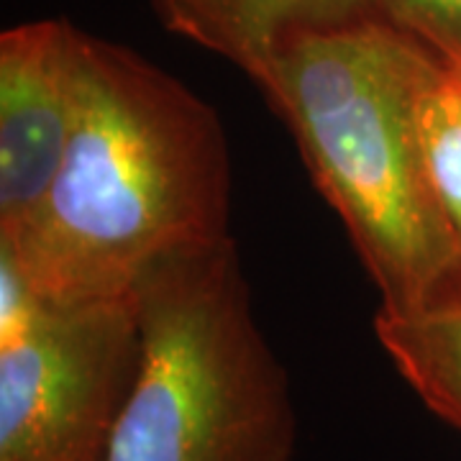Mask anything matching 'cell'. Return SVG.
Segmentation results:
<instances>
[{
    "label": "cell",
    "instance_id": "ba28073f",
    "mask_svg": "<svg viewBox=\"0 0 461 461\" xmlns=\"http://www.w3.org/2000/svg\"><path fill=\"white\" fill-rule=\"evenodd\" d=\"M418 131L433 195L461 249V72L444 62L420 87Z\"/></svg>",
    "mask_w": 461,
    "mask_h": 461
},
{
    "label": "cell",
    "instance_id": "7a4b0ae2",
    "mask_svg": "<svg viewBox=\"0 0 461 461\" xmlns=\"http://www.w3.org/2000/svg\"><path fill=\"white\" fill-rule=\"evenodd\" d=\"M436 62L408 33L369 18L290 39L257 83L346 226L379 313L461 303V249L418 131V95Z\"/></svg>",
    "mask_w": 461,
    "mask_h": 461
},
{
    "label": "cell",
    "instance_id": "6da1fadb",
    "mask_svg": "<svg viewBox=\"0 0 461 461\" xmlns=\"http://www.w3.org/2000/svg\"><path fill=\"white\" fill-rule=\"evenodd\" d=\"M221 115L136 51L80 32L77 123L47 198L0 241L47 303L129 295L154 262L230 236Z\"/></svg>",
    "mask_w": 461,
    "mask_h": 461
},
{
    "label": "cell",
    "instance_id": "3957f363",
    "mask_svg": "<svg viewBox=\"0 0 461 461\" xmlns=\"http://www.w3.org/2000/svg\"><path fill=\"white\" fill-rule=\"evenodd\" d=\"M131 295L141 362L105 461H293L295 402L236 239L167 254Z\"/></svg>",
    "mask_w": 461,
    "mask_h": 461
},
{
    "label": "cell",
    "instance_id": "52a82bcc",
    "mask_svg": "<svg viewBox=\"0 0 461 461\" xmlns=\"http://www.w3.org/2000/svg\"><path fill=\"white\" fill-rule=\"evenodd\" d=\"M379 346L426 408L461 430V303L375 318Z\"/></svg>",
    "mask_w": 461,
    "mask_h": 461
},
{
    "label": "cell",
    "instance_id": "8992f818",
    "mask_svg": "<svg viewBox=\"0 0 461 461\" xmlns=\"http://www.w3.org/2000/svg\"><path fill=\"white\" fill-rule=\"evenodd\" d=\"M154 5L172 32L226 57L254 83L282 44L300 33L382 18L375 0H154Z\"/></svg>",
    "mask_w": 461,
    "mask_h": 461
},
{
    "label": "cell",
    "instance_id": "5b68a950",
    "mask_svg": "<svg viewBox=\"0 0 461 461\" xmlns=\"http://www.w3.org/2000/svg\"><path fill=\"white\" fill-rule=\"evenodd\" d=\"M80 29L44 18L0 36V241L47 198L77 123Z\"/></svg>",
    "mask_w": 461,
    "mask_h": 461
},
{
    "label": "cell",
    "instance_id": "9c48e42d",
    "mask_svg": "<svg viewBox=\"0 0 461 461\" xmlns=\"http://www.w3.org/2000/svg\"><path fill=\"white\" fill-rule=\"evenodd\" d=\"M377 14L461 72V0H375Z\"/></svg>",
    "mask_w": 461,
    "mask_h": 461
},
{
    "label": "cell",
    "instance_id": "277c9868",
    "mask_svg": "<svg viewBox=\"0 0 461 461\" xmlns=\"http://www.w3.org/2000/svg\"><path fill=\"white\" fill-rule=\"evenodd\" d=\"M139 362L131 293L41 300L0 336V461H105Z\"/></svg>",
    "mask_w": 461,
    "mask_h": 461
}]
</instances>
